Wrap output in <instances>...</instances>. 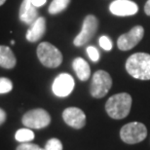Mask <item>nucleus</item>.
<instances>
[{"label": "nucleus", "mask_w": 150, "mask_h": 150, "mask_svg": "<svg viewBox=\"0 0 150 150\" xmlns=\"http://www.w3.org/2000/svg\"><path fill=\"white\" fill-rule=\"evenodd\" d=\"M126 70L132 77L139 80H150V55L136 53L126 62Z\"/></svg>", "instance_id": "f257e3e1"}, {"label": "nucleus", "mask_w": 150, "mask_h": 150, "mask_svg": "<svg viewBox=\"0 0 150 150\" xmlns=\"http://www.w3.org/2000/svg\"><path fill=\"white\" fill-rule=\"evenodd\" d=\"M132 101V97L128 93L113 95L106 101L105 110L108 116L113 119H124L131 111Z\"/></svg>", "instance_id": "f03ea898"}, {"label": "nucleus", "mask_w": 150, "mask_h": 150, "mask_svg": "<svg viewBox=\"0 0 150 150\" xmlns=\"http://www.w3.org/2000/svg\"><path fill=\"white\" fill-rule=\"evenodd\" d=\"M38 59L44 67L56 68L62 62V54L49 42H41L37 47Z\"/></svg>", "instance_id": "7ed1b4c3"}, {"label": "nucleus", "mask_w": 150, "mask_h": 150, "mask_svg": "<svg viewBox=\"0 0 150 150\" xmlns=\"http://www.w3.org/2000/svg\"><path fill=\"white\" fill-rule=\"evenodd\" d=\"M147 129L145 125L139 122H131L124 125L120 131V137L125 143L136 144L145 139Z\"/></svg>", "instance_id": "20e7f679"}, {"label": "nucleus", "mask_w": 150, "mask_h": 150, "mask_svg": "<svg viewBox=\"0 0 150 150\" xmlns=\"http://www.w3.org/2000/svg\"><path fill=\"white\" fill-rule=\"evenodd\" d=\"M112 86V79L108 72L104 70H98L93 75L90 93L92 97L101 98L105 97Z\"/></svg>", "instance_id": "39448f33"}, {"label": "nucleus", "mask_w": 150, "mask_h": 150, "mask_svg": "<svg viewBox=\"0 0 150 150\" xmlns=\"http://www.w3.org/2000/svg\"><path fill=\"white\" fill-rule=\"evenodd\" d=\"M22 122L26 128L39 130L49 126L51 123V116L45 109L36 108L29 110L23 114Z\"/></svg>", "instance_id": "423d86ee"}, {"label": "nucleus", "mask_w": 150, "mask_h": 150, "mask_svg": "<svg viewBox=\"0 0 150 150\" xmlns=\"http://www.w3.org/2000/svg\"><path fill=\"white\" fill-rule=\"evenodd\" d=\"M98 26V21L94 15H88L84 19L82 29L79 32V34L74 38L73 44L76 47L84 46L86 43L91 40L93 36L96 34Z\"/></svg>", "instance_id": "0eeeda50"}, {"label": "nucleus", "mask_w": 150, "mask_h": 150, "mask_svg": "<svg viewBox=\"0 0 150 150\" xmlns=\"http://www.w3.org/2000/svg\"><path fill=\"white\" fill-rule=\"evenodd\" d=\"M144 35V28L142 25H136L128 33L122 34L117 40V46L121 51H129L142 41Z\"/></svg>", "instance_id": "6e6552de"}, {"label": "nucleus", "mask_w": 150, "mask_h": 150, "mask_svg": "<svg viewBox=\"0 0 150 150\" xmlns=\"http://www.w3.org/2000/svg\"><path fill=\"white\" fill-rule=\"evenodd\" d=\"M74 79L70 74L62 73L57 76L53 83V92L57 97L64 98L71 94L74 89Z\"/></svg>", "instance_id": "1a4fd4ad"}, {"label": "nucleus", "mask_w": 150, "mask_h": 150, "mask_svg": "<svg viewBox=\"0 0 150 150\" xmlns=\"http://www.w3.org/2000/svg\"><path fill=\"white\" fill-rule=\"evenodd\" d=\"M64 121L71 128L82 129L86 125V115L83 110L77 107H68L62 112Z\"/></svg>", "instance_id": "9d476101"}, {"label": "nucleus", "mask_w": 150, "mask_h": 150, "mask_svg": "<svg viewBox=\"0 0 150 150\" xmlns=\"http://www.w3.org/2000/svg\"><path fill=\"white\" fill-rule=\"evenodd\" d=\"M110 12L118 17L133 16L139 11V7L131 0H114L109 6Z\"/></svg>", "instance_id": "9b49d317"}, {"label": "nucleus", "mask_w": 150, "mask_h": 150, "mask_svg": "<svg viewBox=\"0 0 150 150\" xmlns=\"http://www.w3.org/2000/svg\"><path fill=\"white\" fill-rule=\"evenodd\" d=\"M38 11L31 0H23L20 8V20L25 25H32L38 19Z\"/></svg>", "instance_id": "f8f14e48"}, {"label": "nucleus", "mask_w": 150, "mask_h": 150, "mask_svg": "<svg viewBox=\"0 0 150 150\" xmlns=\"http://www.w3.org/2000/svg\"><path fill=\"white\" fill-rule=\"evenodd\" d=\"M46 31V20L43 17H39L32 23L30 28L26 32L25 37L29 42H36L45 34Z\"/></svg>", "instance_id": "ddd939ff"}, {"label": "nucleus", "mask_w": 150, "mask_h": 150, "mask_svg": "<svg viewBox=\"0 0 150 150\" xmlns=\"http://www.w3.org/2000/svg\"><path fill=\"white\" fill-rule=\"evenodd\" d=\"M17 59L10 47L0 45V67L6 69H12L16 67Z\"/></svg>", "instance_id": "4468645a"}, {"label": "nucleus", "mask_w": 150, "mask_h": 150, "mask_svg": "<svg viewBox=\"0 0 150 150\" xmlns=\"http://www.w3.org/2000/svg\"><path fill=\"white\" fill-rule=\"evenodd\" d=\"M72 67L77 77L81 81H87L91 76V68L89 64L82 58H76L72 62Z\"/></svg>", "instance_id": "2eb2a0df"}, {"label": "nucleus", "mask_w": 150, "mask_h": 150, "mask_svg": "<svg viewBox=\"0 0 150 150\" xmlns=\"http://www.w3.org/2000/svg\"><path fill=\"white\" fill-rule=\"evenodd\" d=\"M70 0H53L52 3L49 6V13L51 15H57L59 14L61 12L64 11L69 5Z\"/></svg>", "instance_id": "dca6fc26"}, {"label": "nucleus", "mask_w": 150, "mask_h": 150, "mask_svg": "<svg viewBox=\"0 0 150 150\" xmlns=\"http://www.w3.org/2000/svg\"><path fill=\"white\" fill-rule=\"evenodd\" d=\"M15 139L20 142H28L34 139V133L31 131V129H20L16 132Z\"/></svg>", "instance_id": "f3484780"}, {"label": "nucleus", "mask_w": 150, "mask_h": 150, "mask_svg": "<svg viewBox=\"0 0 150 150\" xmlns=\"http://www.w3.org/2000/svg\"><path fill=\"white\" fill-rule=\"evenodd\" d=\"M13 83L10 79L5 77H0V94H6L12 91Z\"/></svg>", "instance_id": "a211bd4d"}, {"label": "nucleus", "mask_w": 150, "mask_h": 150, "mask_svg": "<svg viewBox=\"0 0 150 150\" xmlns=\"http://www.w3.org/2000/svg\"><path fill=\"white\" fill-rule=\"evenodd\" d=\"M45 150H62V143L58 139H51L45 145Z\"/></svg>", "instance_id": "6ab92c4d"}, {"label": "nucleus", "mask_w": 150, "mask_h": 150, "mask_svg": "<svg viewBox=\"0 0 150 150\" xmlns=\"http://www.w3.org/2000/svg\"><path fill=\"white\" fill-rule=\"evenodd\" d=\"M87 54H88L89 58L91 59L92 62H97L100 59V53L94 46H89L87 48Z\"/></svg>", "instance_id": "aec40b11"}, {"label": "nucleus", "mask_w": 150, "mask_h": 150, "mask_svg": "<svg viewBox=\"0 0 150 150\" xmlns=\"http://www.w3.org/2000/svg\"><path fill=\"white\" fill-rule=\"evenodd\" d=\"M100 47L103 48V50H105V51L112 50V46H113L112 41L110 40L109 37L105 36V35L100 37Z\"/></svg>", "instance_id": "412c9836"}, {"label": "nucleus", "mask_w": 150, "mask_h": 150, "mask_svg": "<svg viewBox=\"0 0 150 150\" xmlns=\"http://www.w3.org/2000/svg\"><path fill=\"white\" fill-rule=\"evenodd\" d=\"M16 150H41L37 144L34 143H28V142H23L17 147Z\"/></svg>", "instance_id": "4be33fe9"}, {"label": "nucleus", "mask_w": 150, "mask_h": 150, "mask_svg": "<svg viewBox=\"0 0 150 150\" xmlns=\"http://www.w3.org/2000/svg\"><path fill=\"white\" fill-rule=\"evenodd\" d=\"M47 0H31V3L32 5L34 6V7H41V6H43L45 3H46Z\"/></svg>", "instance_id": "5701e85b"}, {"label": "nucleus", "mask_w": 150, "mask_h": 150, "mask_svg": "<svg viewBox=\"0 0 150 150\" xmlns=\"http://www.w3.org/2000/svg\"><path fill=\"white\" fill-rule=\"evenodd\" d=\"M6 118H7V114L2 108H0V126L6 121Z\"/></svg>", "instance_id": "b1692460"}, {"label": "nucleus", "mask_w": 150, "mask_h": 150, "mask_svg": "<svg viewBox=\"0 0 150 150\" xmlns=\"http://www.w3.org/2000/svg\"><path fill=\"white\" fill-rule=\"evenodd\" d=\"M144 12L147 16H150V0H147V2L145 3L144 6Z\"/></svg>", "instance_id": "393cba45"}, {"label": "nucleus", "mask_w": 150, "mask_h": 150, "mask_svg": "<svg viewBox=\"0 0 150 150\" xmlns=\"http://www.w3.org/2000/svg\"><path fill=\"white\" fill-rule=\"evenodd\" d=\"M6 2V0H0V6H1V5H3V4H4V3Z\"/></svg>", "instance_id": "a878e982"}, {"label": "nucleus", "mask_w": 150, "mask_h": 150, "mask_svg": "<svg viewBox=\"0 0 150 150\" xmlns=\"http://www.w3.org/2000/svg\"><path fill=\"white\" fill-rule=\"evenodd\" d=\"M11 44H12V45H14V44H15V41H14V40H12V41H11Z\"/></svg>", "instance_id": "bb28decb"}, {"label": "nucleus", "mask_w": 150, "mask_h": 150, "mask_svg": "<svg viewBox=\"0 0 150 150\" xmlns=\"http://www.w3.org/2000/svg\"><path fill=\"white\" fill-rule=\"evenodd\" d=\"M41 150H45V149H42V148H41Z\"/></svg>", "instance_id": "cd10ccee"}]
</instances>
